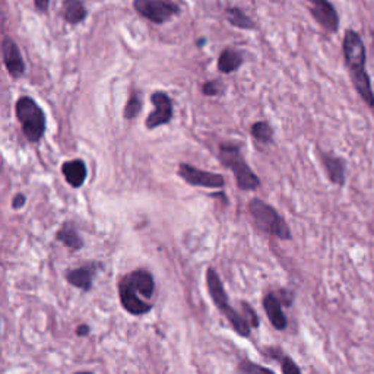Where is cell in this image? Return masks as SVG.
<instances>
[{"mask_svg": "<svg viewBox=\"0 0 374 374\" xmlns=\"http://www.w3.org/2000/svg\"><path fill=\"white\" fill-rule=\"evenodd\" d=\"M243 310L247 313L246 315V319L248 320V323L252 325V327H259L260 320H259L258 315L255 313V310L251 307V304H248V303H243Z\"/></svg>", "mask_w": 374, "mask_h": 374, "instance_id": "obj_25", "label": "cell"}, {"mask_svg": "<svg viewBox=\"0 0 374 374\" xmlns=\"http://www.w3.org/2000/svg\"><path fill=\"white\" fill-rule=\"evenodd\" d=\"M371 37H373V44H374V31L371 32Z\"/></svg>", "mask_w": 374, "mask_h": 374, "instance_id": "obj_30", "label": "cell"}, {"mask_svg": "<svg viewBox=\"0 0 374 374\" xmlns=\"http://www.w3.org/2000/svg\"><path fill=\"white\" fill-rule=\"evenodd\" d=\"M142 98L139 95L138 91H132L128 102H126V107H124V111H123V117L126 120H135L139 113L142 111Z\"/></svg>", "mask_w": 374, "mask_h": 374, "instance_id": "obj_22", "label": "cell"}, {"mask_svg": "<svg viewBox=\"0 0 374 374\" xmlns=\"http://www.w3.org/2000/svg\"><path fill=\"white\" fill-rule=\"evenodd\" d=\"M2 54H4V64L8 69V73L15 79L23 78L25 75V69H27L25 61L23 59V54H20L18 44L12 38H9V37L4 38Z\"/></svg>", "mask_w": 374, "mask_h": 374, "instance_id": "obj_11", "label": "cell"}, {"mask_svg": "<svg viewBox=\"0 0 374 374\" xmlns=\"http://www.w3.org/2000/svg\"><path fill=\"white\" fill-rule=\"evenodd\" d=\"M151 101L154 104V111H151L145 120V126L150 131H154L159 126H165L173 120L174 107L170 95L165 91H154L151 95Z\"/></svg>", "mask_w": 374, "mask_h": 374, "instance_id": "obj_9", "label": "cell"}, {"mask_svg": "<svg viewBox=\"0 0 374 374\" xmlns=\"http://www.w3.org/2000/svg\"><path fill=\"white\" fill-rule=\"evenodd\" d=\"M267 356H271L272 358L278 360L281 364V370L284 374H300L301 368L294 363L293 358H289L288 356H285L282 349L279 348H269L267 349Z\"/></svg>", "mask_w": 374, "mask_h": 374, "instance_id": "obj_21", "label": "cell"}, {"mask_svg": "<svg viewBox=\"0 0 374 374\" xmlns=\"http://www.w3.org/2000/svg\"><path fill=\"white\" fill-rule=\"evenodd\" d=\"M237 371L239 373H246V374H251V373H269V374H274V370L272 368H267V367H263V366H258L252 361H248V360H244L239 364L237 367Z\"/></svg>", "mask_w": 374, "mask_h": 374, "instance_id": "obj_23", "label": "cell"}, {"mask_svg": "<svg viewBox=\"0 0 374 374\" xmlns=\"http://www.w3.org/2000/svg\"><path fill=\"white\" fill-rule=\"evenodd\" d=\"M177 174L183 181L191 186L205 187V189H222L225 187V179L222 174L199 170L187 162L179 164Z\"/></svg>", "mask_w": 374, "mask_h": 374, "instance_id": "obj_7", "label": "cell"}, {"mask_svg": "<svg viewBox=\"0 0 374 374\" xmlns=\"http://www.w3.org/2000/svg\"><path fill=\"white\" fill-rule=\"evenodd\" d=\"M202 92L206 97H219L224 92V87L219 80H207L202 87Z\"/></svg>", "mask_w": 374, "mask_h": 374, "instance_id": "obj_24", "label": "cell"}, {"mask_svg": "<svg viewBox=\"0 0 374 374\" xmlns=\"http://www.w3.org/2000/svg\"><path fill=\"white\" fill-rule=\"evenodd\" d=\"M61 173H64L68 184H71L73 189H79V187L84 186L88 176L87 164L84 159L66 161L61 165Z\"/></svg>", "mask_w": 374, "mask_h": 374, "instance_id": "obj_14", "label": "cell"}, {"mask_svg": "<svg viewBox=\"0 0 374 374\" xmlns=\"http://www.w3.org/2000/svg\"><path fill=\"white\" fill-rule=\"evenodd\" d=\"M56 240L60 241L61 244H65L72 252H78L84 247V240H82L75 225L71 221L65 222L60 227V230L56 233Z\"/></svg>", "mask_w": 374, "mask_h": 374, "instance_id": "obj_16", "label": "cell"}, {"mask_svg": "<svg viewBox=\"0 0 374 374\" xmlns=\"http://www.w3.org/2000/svg\"><path fill=\"white\" fill-rule=\"evenodd\" d=\"M278 297L281 298L282 304L286 306V307H289L291 304H293V301H294V294H293V293H289V291H285V289L281 291V294H279Z\"/></svg>", "mask_w": 374, "mask_h": 374, "instance_id": "obj_27", "label": "cell"}, {"mask_svg": "<svg viewBox=\"0 0 374 374\" xmlns=\"http://www.w3.org/2000/svg\"><path fill=\"white\" fill-rule=\"evenodd\" d=\"M16 119L20 124L24 136L30 143H38L43 139L47 128L46 114L37 101L31 97H20L15 104Z\"/></svg>", "mask_w": 374, "mask_h": 374, "instance_id": "obj_6", "label": "cell"}, {"mask_svg": "<svg viewBox=\"0 0 374 374\" xmlns=\"http://www.w3.org/2000/svg\"><path fill=\"white\" fill-rule=\"evenodd\" d=\"M319 157L330 183L342 187L346 181V161L335 154L325 151H320Z\"/></svg>", "mask_w": 374, "mask_h": 374, "instance_id": "obj_12", "label": "cell"}, {"mask_svg": "<svg viewBox=\"0 0 374 374\" xmlns=\"http://www.w3.org/2000/svg\"><path fill=\"white\" fill-rule=\"evenodd\" d=\"M243 65V56L233 49H225L218 59V71L224 75H230L240 69Z\"/></svg>", "mask_w": 374, "mask_h": 374, "instance_id": "obj_18", "label": "cell"}, {"mask_svg": "<svg viewBox=\"0 0 374 374\" xmlns=\"http://www.w3.org/2000/svg\"><path fill=\"white\" fill-rule=\"evenodd\" d=\"M94 275H95L94 263L84 265L75 269H69L66 272V281L75 288H79L82 291H91Z\"/></svg>", "mask_w": 374, "mask_h": 374, "instance_id": "obj_15", "label": "cell"}, {"mask_svg": "<svg viewBox=\"0 0 374 374\" xmlns=\"http://www.w3.org/2000/svg\"><path fill=\"white\" fill-rule=\"evenodd\" d=\"M342 54L354 90L367 107L374 110V90L366 71L367 50L363 37L356 30H346L342 40Z\"/></svg>", "mask_w": 374, "mask_h": 374, "instance_id": "obj_1", "label": "cell"}, {"mask_svg": "<svg viewBox=\"0 0 374 374\" xmlns=\"http://www.w3.org/2000/svg\"><path fill=\"white\" fill-rule=\"evenodd\" d=\"M225 18L236 28L241 30H253L255 23L248 18L246 13H243L239 8H227L225 9Z\"/></svg>", "mask_w": 374, "mask_h": 374, "instance_id": "obj_20", "label": "cell"}, {"mask_svg": "<svg viewBox=\"0 0 374 374\" xmlns=\"http://www.w3.org/2000/svg\"><path fill=\"white\" fill-rule=\"evenodd\" d=\"M262 306H263V310H265L269 322L272 323V326L278 330H285L288 326V320H286V316L282 310L284 304H282L281 298L274 293H267L263 297Z\"/></svg>", "mask_w": 374, "mask_h": 374, "instance_id": "obj_13", "label": "cell"}, {"mask_svg": "<svg viewBox=\"0 0 374 374\" xmlns=\"http://www.w3.org/2000/svg\"><path fill=\"white\" fill-rule=\"evenodd\" d=\"M219 161L225 169L233 171L236 176L237 187L243 192H253L260 186V179L255 174V171L248 167L247 161L244 159L241 150L236 143H221Z\"/></svg>", "mask_w": 374, "mask_h": 374, "instance_id": "obj_4", "label": "cell"}, {"mask_svg": "<svg viewBox=\"0 0 374 374\" xmlns=\"http://www.w3.org/2000/svg\"><path fill=\"white\" fill-rule=\"evenodd\" d=\"M308 11L316 23L329 34H337L339 30V15L337 8L329 0H307Z\"/></svg>", "mask_w": 374, "mask_h": 374, "instance_id": "obj_10", "label": "cell"}, {"mask_svg": "<svg viewBox=\"0 0 374 374\" xmlns=\"http://www.w3.org/2000/svg\"><path fill=\"white\" fill-rule=\"evenodd\" d=\"M119 298L123 308L133 316H143L150 313L154 304L150 300L155 293L154 275L147 269H135L124 275L119 285Z\"/></svg>", "mask_w": 374, "mask_h": 374, "instance_id": "obj_2", "label": "cell"}, {"mask_svg": "<svg viewBox=\"0 0 374 374\" xmlns=\"http://www.w3.org/2000/svg\"><path fill=\"white\" fill-rule=\"evenodd\" d=\"M61 15L71 25L80 24L88 15L87 8L82 4V0H64L61 5Z\"/></svg>", "mask_w": 374, "mask_h": 374, "instance_id": "obj_17", "label": "cell"}, {"mask_svg": "<svg viewBox=\"0 0 374 374\" xmlns=\"http://www.w3.org/2000/svg\"><path fill=\"white\" fill-rule=\"evenodd\" d=\"M90 332H91V327L88 325H80L76 329V335L78 337H88Z\"/></svg>", "mask_w": 374, "mask_h": 374, "instance_id": "obj_29", "label": "cell"}, {"mask_svg": "<svg viewBox=\"0 0 374 374\" xmlns=\"http://www.w3.org/2000/svg\"><path fill=\"white\" fill-rule=\"evenodd\" d=\"M34 5L40 12H46L49 9L50 0H34Z\"/></svg>", "mask_w": 374, "mask_h": 374, "instance_id": "obj_28", "label": "cell"}, {"mask_svg": "<svg viewBox=\"0 0 374 374\" xmlns=\"http://www.w3.org/2000/svg\"><path fill=\"white\" fill-rule=\"evenodd\" d=\"M133 6L140 16L147 18L154 24L167 23L169 19L180 12L177 5L167 4L164 0H135Z\"/></svg>", "mask_w": 374, "mask_h": 374, "instance_id": "obj_8", "label": "cell"}, {"mask_svg": "<svg viewBox=\"0 0 374 374\" xmlns=\"http://www.w3.org/2000/svg\"><path fill=\"white\" fill-rule=\"evenodd\" d=\"M248 214L260 231L274 236L279 240H291V228L285 218L275 210L272 205L262 199H252L248 202Z\"/></svg>", "mask_w": 374, "mask_h": 374, "instance_id": "obj_5", "label": "cell"}, {"mask_svg": "<svg viewBox=\"0 0 374 374\" xmlns=\"http://www.w3.org/2000/svg\"><path fill=\"white\" fill-rule=\"evenodd\" d=\"M25 202H27V198H25V195H23V193H18V195H15V196H13V199H12V207H13L15 211H18V210H20V207H24Z\"/></svg>", "mask_w": 374, "mask_h": 374, "instance_id": "obj_26", "label": "cell"}, {"mask_svg": "<svg viewBox=\"0 0 374 374\" xmlns=\"http://www.w3.org/2000/svg\"><path fill=\"white\" fill-rule=\"evenodd\" d=\"M206 286H207V291H210V296H211L214 304L221 311V315L228 320V323L231 325L236 334L243 337V338L251 337L252 325L248 323V320L243 315H240L237 310H234L230 306V300H228L224 284H222L218 272L215 271L214 267H207Z\"/></svg>", "mask_w": 374, "mask_h": 374, "instance_id": "obj_3", "label": "cell"}, {"mask_svg": "<svg viewBox=\"0 0 374 374\" xmlns=\"http://www.w3.org/2000/svg\"><path fill=\"white\" fill-rule=\"evenodd\" d=\"M251 135L252 138L263 145H271L274 143V129L271 126V123L269 121H256L252 124V129H251Z\"/></svg>", "mask_w": 374, "mask_h": 374, "instance_id": "obj_19", "label": "cell"}]
</instances>
